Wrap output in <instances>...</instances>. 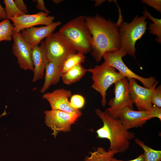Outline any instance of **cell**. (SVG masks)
<instances>
[{"instance_id":"obj_1","label":"cell","mask_w":161,"mask_h":161,"mask_svg":"<svg viewBox=\"0 0 161 161\" xmlns=\"http://www.w3.org/2000/svg\"><path fill=\"white\" fill-rule=\"evenodd\" d=\"M85 21L92 36L91 54L96 62H99L106 53L114 52L121 48L116 24L97 14L86 16Z\"/></svg>"},{"instance_id":"obj_2","label":"cell","mask_w":161,"mask_h":161,"mask_svg":"<svg viewBox=\"0 0 161 161\" xmlns=\"http://www.w3.org/2000/svg\"><path fill=\"white\" fill-rule=\"evenodd\" d=\"M95 112L103 123V126L96 131L97 137L109 140L110 145L108 151L120 153L126 151L129 147V141L135 137L134 134L129 131L117 119L112 118L106 111L96 109Z\"/></svg>"},{"instance_id":"obj_3","label":"cell","mask_w":161,"mask_h":161,"mask_svg":"<svg viewBox=\"0 0 161 161\" xmlns=\"http://www.w3.org/2000/svg\"><path fill=\"white\" fill-rule=\"evenodd\" d=\"M85 16L80 15L63 25L58 31L76 51L83 54L91 51L92 36L86 24Z\"/></svg>"},{"instance_id":"obj_4","label":"cell","mask_w":161,"mask_h":161,"mask_svg":"<svg viewBox=\"0 0 161 161\" xmlns=\"http://www.w3.org/2000/svg\"><path fill=\"white\" fill-rule=\"evenodd\" d=\"M147 18L144 15L140 17L136 15L131 22H123L119 25L118 31L121 38V47L127 54L134 58L135 43L141 38L147 29L148 21H146Z\"/></svg>"},{"instance_id":"obj_5","label":"cell","mask_w":161,"mask_h":161,"mask_svg":"<svg viewBox=\"0 0 161 161\" xmlns=\"http://www.w3.org/2000/svg\"><path fill=\"white\" fill-rule=\"evenodd\" d=\"M87 70L92 74L93 83L91 87L101 95V104L104 107L107 102V90L112 84L125 77L116 72L115 68L107 66L104 62Z\"/></svg>"},{"instance_id":"obj_6","label":"cell","mask_w":161,"mask_h":161,"mask_svg":"<svg viewBox=\"0 0 161 161\" xmlns=\"http://www.w3.org/2000/svg\"><path fill=\"white\" fill-rule=\"evenodd\" d=\"M48 61L62 66L66 58L76 51L58 31L52 33L44 41Z\"/></svg>"},{"instance_id":"obj_7","label":"cell","mask_w":161,"mask_h":161,"mask_svg":"<svg viewBox=\"0 0 161 161\" xmlns=\"http://www.w3.org/2000/svg\"><path fill=\"white\" fill-rule=\"evenodd\" d=\"M114 84V97L109 101V107L105 111L112 119L117 120L122 110L128 107L134 109V103L129 92L128 80L124 77L116 82Z\"/></svg>"},{"instance_id":"obj_8","label":"cell","mask_w":161,"mask_h":161,"mask_svg":"<svg viewBox=\"0 0 161 161\" xmlns=\"http://www.w3.org/2000/svg\"><path fill=\"white\" fill-rule=\"evenodd\" d=\"M127 54L126 52L122 47L114 52L105 53L103 58L104 63L107 66L117 69L118 73L127 78H134L140 81L144 87L150 88L154 84L157 80L154 77L150 76L144 78L136 74L128 68L123 62L122 58Z\"/></svg>"},{"instance_id":"obj_9","label":"cell","mask_w":161,"mask_h":161,"mask_svg":"<svg viewBox=\"0 0 161 161\" xmlns=\"http://www.w3.org/2000/svg\"><path fill=\"white\" fill-rule=\"evenodd\" d=\"M44 112L45 123L53 131L52 134L55 137L60 132L70 131L72 125L79 117L76 114L58 110H47Z\"/></svg>"},{"instance_id":"obj_10","label":"cell","mask_w":161,"mask_h":161,"mask_svg":"<svg viewBox=\"0 0 161 161\" xmlns=\"http://www.w3.org/2000/svg\"><path fill=\"white\" fill-rule=\"evenodd\" d=\"M12 52L17 58L20 68L33 71L32 59V47L24 39L21 33L13 32Z\"/></svg>"},{"instance_id":"obj_11","label":"cell","mask_w":161,"mask_h":161,"mask_svg":"<svg viewBox=\"0 0 161 161\" xmlns=\"http://www.w3.org/2000/svg\"><path fill=\"white\" fill-rule=\"evenodd\" d=\"M128 88L130 97L138 110H147L153 105L151 97L154 89L158 83V81L150 88H147L139 85L136 80L134 78H128Z\"/></svg>"},{"instance_id":"obj_12","label":"cell","mask_w":161,"mask_h":161,"mask_svg":"<svg viewBox=\"0 0 161 161\" xmlns=\"http://www.w3.org/2000/svg\"><path fill=\"white\" fill-rule=\"evenodd\" d=\"M72 95L70 90L61 88L51 92L45 93L43 95L42 98L49 102L52 110H59L76 114L79 117L82 115L81 112L72 107L68 100Z\"/></svg>"},{"instance_id":"obj_13","label":"cell","mask_w":161,"mask_h":161,"mask_svg":"<svg viewBox=\"0 0 161 161\" xmlns=\"http://www.w3.org/2000/svg\"><path fill=\"white\" fill-rule=\"evenodd\" d=\"M49 14L40 12L36 14H25L16 17H10L9 19L13 23V32H20V31L39 25H49L54 22L55 19L53 16Z\"/></svg>"},{"instance_id":"obj_14","label":"cell","mask_w":161,"mask_h":161,"mask_svg":"<svg viewBox=\"0 0 161 161\" xmlns=\"http://www.w3.org/2000/svg\"><path fill=\"white\" fill-rule=\"evenodd\" d=\"M151 119L146 110L134 111L126 107L122 110L117 120L128 130L142 127L148 120Z\"/></svg>"},{"instance_id":"obj_15","label":"cell","mask_w":161,"mask_h":161,"mask_svg":"<svg viewBox=\"0 0 161 161\" xmlns=\"http://www.w3.org/2000/svg\"><path fill=\"white\" fill-rule=\"evenodd\" d=\"M61 22L56 21L47 26L32 27L24 29L21 33L26 41L32 47L38 45L42 40L46 38L60 25Z\"/></svg>"},{"instance_id":"obj_16","label":"cell","mask_w":161,"mask_h":161,"mask_svg":"<svg viewBox=\"0 0 161 161\" xmlns=\"http://www.w3.org/2000/svg\"><path fill=\"white\" fill-rule=\"evenodd\" d=\"M40 46L32 47V59L34 66L33 82L43 78L48 60L44 41H42Z\"/></svg>"},{"instance_id":"obj_17","label":"cell","mask_w":161,"mask_h":161,"mask_svg":"<svg viewBox=\"0 0 161 161\" xmlns=\"http://www.w3.org/2000/svg\"><path fill=\"white\" fill-rule=\"evenodd\" d=\"M62 66H58L52 62L49 61L45 70L44 81L40 90V92L44 93L52 85L58 83L62 74Z\"/></svg>"},{"instance_id":"obj_18","label":"cell","mask_w":161,"mask_h":161,"mask_svg":"<svg viewBox=\"0 0 161 161\" xmlns=\"http://www.w3.org/2000/svg\"><path fill=\"white\" fill-rule=\"evenodd\" d=\"M81 64H78L61 74L63 82L69 85L79 80L87 72Z\"/></svg>"},{"instance_id":"obj_19","label":"cell","mask_w":161,"mask_h":161,"mask_svg":"<svg viewBox=\"0 0 161 161\" xmlns=\"http://www.w3.org/2000/svg\"><path fill=\"white\" fill-rule=\"evenodd\" d=\"M117 153L114 150L106 151L103 148L99 147L95 151L91 152L90 156L86 157L84 161H111Z\"/></svg>"},{"instance_id":"obj_20","label":"cell","mask_w":161,"mask_h":161,"mask_svg":"<svg viewBox=\"0 0 161 161\" xmlns=\"http://www.w3.org/2000/svg\"><path fill=\"white\" fill-rule=\"evenodd\" d=\"M135 143L141 147L144 151V161H161V151L153 149L146 145L142 141L136 138Z\"/></svg>"},{"instance_id":"obj_21","label":"cell","mask_w":161,"mask_h":161,"mask_svg":"<svg viewBox=\"0 0 161 161\" xmlns=\"http://www.w3.org/2000/svg\"><path fill=\"white\" fill-rule=\"evenodd\" d=\"M85 58L84 54L79 52L70 55L66 58L62 66V74L75 65L84 62Z\"/></svg>"},{"instance_id":"obj_22","label":"cell","mask_w":161,"mask_h":161,"mask_svg":"<svg viewBox=\"0 0 161 161\" xmlns=\"http://www.w3.org/2000/svg\"><path fill=\"white\" fill-rule=\"evenodd\" d=\"M143 15L151 20L153 23L150 24L148 29L149 32L156 35V41L160 44L161 43V19L154 18L148 12L145 7V10L143 12Z\"/></svg>"},{"instance_id":"obj_23","label":"cell","mask_w":161,"mask_h":161,"mask_svg":"<svg viewBox=\"0 0 161 161\" xmlns=\"http://www.w3.org/2000/svg\"><path fill=\"white\" fill-rule=\"evenodd\" d=\"M14 28L9 19H6L0 22V42L12 40Z\"/></svg>"},{"instance_id":"obj_24","label":"cell","mask_w":161,"mask_h":161,"mask_svg":"<svg viewBox=\"0 0 161 161\" xmlns=\"http://www.w3.org/2000/svg\"><path fill=\"white\" fill-rule=\"evenodd\" d=\"M3 2L5 4L4 10L7 19H9L10 17H16L25 14L18 9L14 1L4 0Z\"/></svg>"},{"instance_id":"obj_25","label":"cell","mask_w":161,"mask_h":161,"mask_svg":"<svg viewBox=\"0 0 161 161\" xmlns=\"http://www.w3.org/2000/svg\"><path fill=\"white\" fill-rule=\"evenodd\" d=\"M69 102L72 107L78 110L84 106L85 103V100L82 95L75 94L71 97Z\"/></svg>"},{"instance_id":"obj_26","label":"cell","mask_w":161,"mask_h":161,"mask_svg":"<svg viewBox=\"0 0 161 161\" xmlns=\"http://www.w3.org/2000/svg\"><path fill=\"white\" fill-rule=\"evenodd\" d=\"M151 102L153 105L161 108V86L160 85L154 89L151 97Z\"/></svg>"},{"instance_id":"obj_27","label":"cell","mask_w":161,"mask_h":161,"mask_svg":"<svg viewBox=\"0 0 161 161\" xmlns=\"http://www.w3.org/2000/svg\"><path fill=\"white\" fill-rule=\"evenodd\" d=\"M146 111L151 119L154 117H157L161 121V108L153 105L151 108Z\"/></svg>"},{"instance_id":"obj_28","label":"cell","mask_w":161,"mask_h":161,"mask_svg":"<svg viewBox=\"0 0 161 161\" xmlns=\"http://www.w3.org/2000/svg\"><path fill=\"white\" fill-rule=\"evenodd\" d=\"M142 1L149 6L155 9L161 13V1L160 0H142Z\"/></svg>"},{"instance_id":"obj_29","label":"cell","mask_w":161,"mask_h":161,"mask_svg":"<svg viewBox=\"0 0 161 161\" xmlns=\"http://www.w3.org/2000/svg\"><path fill=\"white\" fill-rule=\"evenodd\" d=\"M14 2L18 9L25 14L28 13L27 6L22 0H15Z\"/></svg>"},{"instance_id":"obj_30","label":"cell","mask_w":161,"mask_h":161,"mask_svg":"<svg viewBox=\"0 0 161 161\" xmlns=\"http://www.w3.org/2000/svg\"><path fill=\"white\" fill-rule=\"evenodd\" d=\"M36 7L37 9L41 11L48 14L50 13V11L46 7L44 1L43 0H37Z\"/></svg>"},{"instance_id":"obj_31","label":"cell","mask_w":161,"mask_h":161,"mask_svg":"<svg viewBox=\"0 0 161 161\" xmlns=\"http://www.w3.org/2000/svg\"><path fill=\"white\" fill-rule=\"evenodd\" d=\"M111 161H144V155L143 154H140L135 159L128 161H123L119 160L113 157L111 159Z\"/></svg>"},{"instance_id":"obj_32","label":"cell","mask_w":161,"mask_h":161,"mask_svg":"<svg viewBox=\"0 0 161 161\" xmlns=\"http://www.w3.org/2000/svg\"><path fill=\"white\" fill-rule=\"evenodd\" d=\"M7 18V16L4 9L1 6L0 3V20H3Z\"/></svg>"},{"instance_id":"obj_33","label":"cell","mask_w":161,"mask_h":161,"mask_svg":"<svg viewBox=\"0 0 161 161\" xmlns=\"http://www.w3.org/2000/svg\"><path fill=\"white\" fill-rule=\"evenodd\" d=\"M96 3L95 4V6H98L100 5L103 2L105 1V0H95Z\"/></svg>"},{"instance_id":"obj_34","label":"cell","mask_w":161,"mask_h":161,"mask_svg":"<svg viewBox=\"0 0 161 161\" xmlns=\"http://www.w3.org/2000/svg\"><path fill=\"white\" fill-rule=\"evenodd\" d=\"M52 1L55 4H58L63 1L62 0H53Z\"/></svg>"}]
</instances>
